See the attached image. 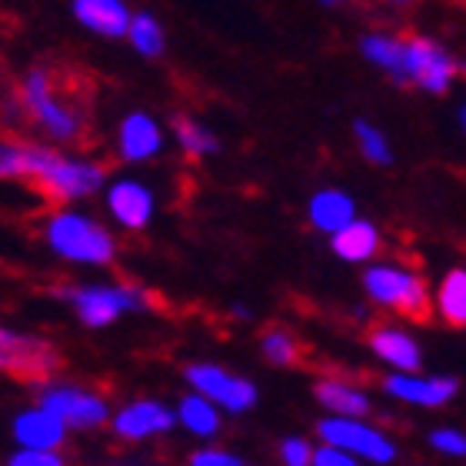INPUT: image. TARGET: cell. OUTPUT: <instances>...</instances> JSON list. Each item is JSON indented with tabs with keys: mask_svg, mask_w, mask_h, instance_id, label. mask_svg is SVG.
<instances>
[{
	"mask_svg": "<svg viewBox=\"0 0 466 466\" xmlns=\"http://www.w3.org/2000/svg\"><path fill=\"white\" fill-rule=\"evenodd\" d=\"M10 466H60L64 457H60V450H30V447H20L14 457L7 460Z\"/></svg>",
	"mask_w": 466,
	"mask_h": 466,
	"instance_id": "cell-29",
	"label": "cell"
},
{
	"mask_svg": "<svg viewBox=\"0 0 466 466\" xmlns=\"http://www.w3.org/2000/svg\"><path fill=\"white\" fill-rule=\"evenodd\" d=\"M40 407L57 413L67 430H97L110 420L107 400L87 387H74V383H47L40 390Z\"/></svg>",
	"mask_w": 466,
	"mask_h": 466,
	"instance_id": "cell-9",
	"label": "cell"
},
{
	"mask_svg": "<svg viewBox=\"0 0 466 466\" xmlns=\"http://www.w3.org/2000/svg\"><path fill=\"white\" fill-rule=\"evenodd\" d=\"M74 17L97 37H124L130 24V7L124 0H74Z\"/></svg>",
	"mask_w": 466,
	"mask_h": 466,
	"instance_id": "cell-17",
	"label": "cell"
},
{
	"mask_svg": "<svg viewBox=\"0 0 466 466\" xmlns=\"http://www.w3.org/2000/svg\"><path fill=\"white\" fill-rule=\"evenodd\" d=\"M57 367H60V360L47 340L30 337V333H20V330H10V327H0V370L17 373V377H27V380L30 377L44 380Z\"/></svg>",
	"mask_w": 466,
	"mask_h": 466,
	"instance_id": "cell-10",
	"label": "cell"
},
{
	"mask_svg": "<svg viewBox=\"0 0 466 466\" xmlns=\"http://www.w3.org/2000/svg\"><path fill=\"white\" fill-rule=\"evenodd\" d=\"M174 420L180 423V430H187L190 437L210 440L220 433V407L210 403L207 397H200L197 390H190L174 410Z\"/></svg>",
	"mask_w": 466,
	"mask_h": 466,
	"instance_id": "cell-21",
	"label": "cell"
},
{
	"mask_svg": "<svg viewBox=\"0 0 466 466\" xmlns=\"http://www.w3.org/2000/svg\"><path fill=\"white\" fill-rule=\"evenodd\" d=\"M390 4H413V0H390Z\"/></svg>",
	"mask_w": 466,
	"mask_h": 466,
	"instance_id": "cell-35",
	"label": "cell"
},
{
	"mask_svg": "<svg viewBox=\"0 0 466 466\" xmlns=\"http://www.w3.org/2000/svg\"><path fill=\"white\" fill-rule=\"evenodd\" d=\"M164 140L167 137L160 120L147 110H130L116 124V154L124 157L127 164H147V160L160 157Z\"/></svg>",
	"mask_w": 466,
	"mask_h": 466,
	"instance_id": "cell-14",
	"label": "cell"
},
{
	"mask_svg": "<svg viewBox=\"0 0 466 466\" xmlns=\"http://www.w3.org/2000/svg\"><path fill=\"white\" fill-rule=\"evenodd\" d=\"M60 297L74 307L77 320L90 330H104L114 320H120L124 313L150 307L147 293L140 287H127V283H80V287H67Z\"/></svg>",
	"mask_w": 466,
	"mask_h": 466,
	"instance_id": "cell-4",
	"label": "cell"
},
{
	"mask_svg": "<svg viewBox=\"0 0 466 466\" xmlns=\"http://www.w3.org/2000/svg\"><path fill=\"white\" fill-rule=\"evenodd\" d=\"M360 54L380 67L383 74L403 84L407 87V80H403V54H407V44L403 37H393V34H363L360 37Z\"/></svg>",
	"mask_w": 466,
	"mask_h": 466,
	"instance_id": "cell-22",
	"label": "cell"
},
{
	"mask_svg": "<svg viewBox=\"0 0 466 466\" xmlns=\"http://www.w3.org/2000/svg\"><path fill=\"white\" fill-rule=\"evenodd\" d=\"M307 217H310L313 230H320L330 237L333 230H340L347 220L357 217V200L340 190V187H323L317 194L310 197V204H307Z\"/></svg>",
	"mask_w": 466,
	"mask_h": 466,
	"instance_id": "cell-19",
	"label": "cell"
},
{
	"mask_svg": "<svg viewBox=\"0 0 466 466\" xmlns=\"http://www.w3.org/2000/svg\"><path fill=\"white\" fill-rule=\"evenodd\" d=\"M124 37L134 44V50L140 54V57L157 60L167 50L164 27H160V20H157L154 14H147V10H140V14H130V24H127Z\"/></svg>",
	"mask_w": 466,
	"mask_h": 466,
	"instance_id": "cell-25",
	"label": "cell"
},
{
	"mask_svg": "<svg viewBox=\"0 0 466 466\" xmlns=\"http://www.w3.org/2000/svg\"><path fill=\"white\" fill-rule=\"evenodd\" d=\"M330 250L343 263H370L380 253V230L363 217H353L340 230L330 233Z\"/></svg>",
	"mask_w": 466,
	"mask_h": 466,
	"instance_id": "cell-18",
	"label": "cell"
},
{
	"mask_svg": "<svg viewBox=\"0 0 466 466\" xmlns=\"http://www.w3.org/2000/svg\"><path fill=\"white\" fill-rule=\"evenodd\" d=\"M313 393L320 400V407L333 417H367L370 407H373L367 393L347 383V380H320L313 387Z\"/></svg>",
	"mask_w": 466,
	"mask_h": 466,
	"instance_id": "cell-20",
	"label": "cell"
},
{
	"mask_svg": "<svg viewBox=\"0 0 466 466\" xmlns=\"http://www.w3.org/2000/svg\"><path fill=\"white\" fill-rule=\"evenodd\" d=\"M20 114L37 127L40 134L57 140V144H74L87 130V114L77 100L60 90L57 77L44 67H34L20 77L17 87Z\"/></svg>",
	"mask_w": 466,
	"mask_h": 466,
	"instance_id": "cell-2",
	"label": "cell"
},
{
	"mask_svg": "<svg viewBox=\"0 0 466 466\" xmlns=\"http://www.w3.org/2000/svg\"><path fill=\"white\" fill-rule=\"evenodd\" d=\"M320 440L333 443V447L347 450L350 457L367 460V463L387 466L397 460V443L383 433L380 427L367 423L363 417H327L320 420Z\"/></svg>",
	"mask_w": 466,
	"mask_h": 466,
	"instance_id": "cell-6",
	"label": "cell"
},
{
	"mask_svg": "<svg viewBox=\"0 0 466 466\" xmlns=\"http://www.w3.org/2000/svg\"><path fill=\"white\" fill-rule=\"evenodd\" d=\"M190 390L220 407V413H247L260 403V390L247 377H237L220 363H190L184 370Z\"/></svg>",
	"mask_w": 466,
	"mask_h": 466,
	"instance_id": "cell-7",
	"label": "cell"
},
{
	"mask_svg": "<svg viewBox=\"0 0 466 466\" xmlns=\"http://www.w3.org/2000/svg\"><path fill=\"white\" fill-rule=\"evenodd\" d=\"M437 313L450 327H463L466 323V270L453 267L447 270V277L437 283Z\"/></svg>",
	"mask_w": 466,
	"mask_h": 466,
	"instance_id": "cell-24",
	"label": "cell"
},
{
	"mask_svg": "<svg viewBox=\"0 0 466 466\" xmlns=\"http://www.w3.org/2000/svg\"><path fill=\"white\" fill-rule=\"evenodd\" d=\"M44 240L60 260L77 267H107L116 257L114 233L80 210H54L44 224Z\"/></svg>",
	"mask_w": 466,
	"mask_h": 466,
	"instance_id": "cell-3",
	"label": "cell"
},
{
	"mask_svg": "<svg viewBox=\"0 0 466 466\" xmlns=\"http://www.w3.org/2000/svg\"><path fill=\"white\" fill-rule=\"evenodd\" d=\"M20 180H34L44 197L67 204V200H84V197L100 194L107 184V170L90 157H70L50 150V147L24 144Z\"/></svg>",
	"mask_w": 466,
	"mask_h": 466,
	"instance_id": "cell-1",
	"label": "cell"
},
{
	"mask_svg": "<svg viewBox=\"0 0 466 466\" xmlns=\"http://www.w3.org/2000/svg\"><path fill=\"white\" fill-rule=\"evenodd\" d=\"M243 460L230 450H220V447H204L197 450L194 457H190V466H240Z\"/></svg>",
	"mask_w": 466,
	"mask_h": 466,
	"instance_id": "cell-31",
	"label": "cell"
},
{
	"mask_svg": "<svg viewBox=\"0 0 466 466\" xmlns=\"http://www.w3.org/2000/svg\"><path fill=\"white\" fill-rule=\"evenodd\" d=\"M14 440L17 447L30 450H60L67 440V427L57 413H50L47 407H30L14 417Z\"/></svg>",
	"mask_w": 466,
	"mask_h": 466,
	"instance_id": "cell-16",
	"label": "cell"
},
{
	"mask_svg": "<svg viewBox=\"0 0 466 466\" xmlns=\"http://www.w3.org/2000/svg\"><path fill=\"white\" fill-rule=\"evenodd\" d=\"M407 54H403V80L427 94H447L453 80L460 77V64L443 44L427 37H407Z\"/></svg>",
	"mask_w": 466,
	"mask_h": 466,
	"instance_id": "cell-8",
	"label": "cell"
},
{
	"mask_svg": "<svg viewBox=\"0 0 466 466\" xmlns=\"http://www.w3.org/2000/svg\"><path fill=\"white\" fill-rule=\"evenodd\" d=\"M363 293L377 307L407 313V317H423L430 310V290L423 277L400 263H370L363 270Z\"/></svg>",
	"mask_w": 466,
	"mask_h": 466,
	"instance_id": "cell-5",
	"label": "cell"
},
{
	"mask_svg": "<svg viewBox=\"0 0 466 466\" xmlns=\"http://www.w3.org/2000/svg\"><path fill=\"white\" fill-rule=\"evenodd\" d=\"M430 447L437 450V453H443V457H453V460L466 457V437L453 427L433 430V433H430Z\"/></svg>",
	"mask_w": 466,
	"mask_h": 466,
	"instance_id": "cell-28",
	"label": "cell"
},
{
	"mask_svg": "<svg viewBox=\"0 0 466 466\" xmlns=\"http://www.w3.org/2000/svg\"><path fill=\"white\" fill-rule=\"evenodd\" d=\"M353 134H357L360 154L367 157L370 164H377V167L393 164V147H390V137L383 134L377 124H370V120H357V124H353Z\"/></svg>",
	"mask_w": 466,
	"mask_h": 466,
	"instance_id": "cell-26",
	"label": "cell"
},
{
	"mask_svg": "<svg viewBox=\"0 0 466 466\" xmlns=\"http://www.w3.org/2000/svg\"><path fill=\"white\" fill-rule=\"evenodd\" d=\"M280 457H283V463H287V466H310V457H313L310 440L287 437L280 443Z\"/></svg>",
	"mask_w": 466,
	"mask_h": 466,
	"instance_id": "cell-30",
	"label": "cell"
},
{
	"mask_svg": "<svg viewBox=\"0 0 466 466\" xmlns=\"http://www.w3.org/2000/svg\"><path fill=\"white\" fill-rule=\"evenodd\" d=\"M233 317H240L243 320V317H250V310H247V307H233Z\"/></svg>",
	"mask_w": 466,
	"mask_h": 466,
	"instance_id": "cell-33",
	"label": "cell"
},
{
	"mask_svg": "<svg viewBox=\"0 0 466 466\" xmlns=\"http://www.w3.org/2000/svg\"><path fill=\"white\" fill-rule=\"evenodd\" d=\"M317 4H323V7H337V4H343V0H317Z\"/></svg>",
	"mask_w": 466,
	"mask_h": 466,
	"instance_id": "cell-34",
	"label": "cell"
},
{
	"mask_svg": "<svg viewBox=\"0 0 466 466\" xmlns=\"http://www.w3.org/2000/svg\"><path fill=\"white\" fill-rule=\"evenodd\" d=\"M310 463L313 466H353V463H357V457H350L347 450L333 447V443H323V447L313 450Z\"/></svg>",
	"mask_w": 466,
	"mask_h": 466,
	"instance_id": "cell-32",
	"label": "cell"
},
{
	"mask_svg": "<svg viewBox=\"0 0 466 466\" xmlns=\"http://www.w3.org/2000/svg\"><path fill=\"white\" fill-rule=\"evenodd\" d=\"M107 190V214L120 230H144L150 227L157 214V197L154 190L137 180V177H116L114 184H104Z\"/></svg>",
	"mask_w": 466,
	"mask_h": 466,
	"instance_id": "cell-12",
	"label": "cell"
},
{
	"mask_svg": "<svg viewBox=\"0 0 466 466\" xmlns=\"http://www.w3.org/2000/svg\"><path fill=\"white\" fill-rule=\"evenodd\" d=\"M383 393L400 400V403H410V407L440 410L457 400L460 380L450 377V373H440V377H420V370H413V373H400V370H393V373L383 380Z\"/></svg>",
	"mask_w": 466,
	"mask_h": 466,
	"instance_id": "cell-11",
	"label": "cell"
},
{
	"mask_svg": "<svg viewBox=\"0 0 466 466\" xmlns=\"http://www.w3.org/2000/svg\"><path fill=\"white\" fill-rule=\"evenodd\" d=\"M114 433L127 443H144V440H154V437H164L170 430L177 427L174 420V410L160 403V400H134V403H127L114 413Z\"/></svg>",
	"mask_w": 466,
	"mask_h": 466,
	"instance_id": "cell-13",
	"label": "cell"
},
{
	"mask_svg": "<svg viewBox=\"0 0 466 466\" xmlns=\"http://www.w3.org/2000/svg\"><path fill=\"white\" fill-rule=\"evenodd\" d=\"M370 350L380 363H387L390 370H400V373H413L423 367V347L403 327H377L370 333Z\"/></svg>",
	"mask_w": 466,
	"mask_h": 466,
	"instance_id": "cell-15",
	"label": "cell"
},
{
	"mask_svg": "<svg viewBox=\"0 0 466 466\" xmlns=\"http://www.w3.org/2000/svg\"><path fill=\"white\" fill-rule=\"evenodd\" d=\"M260 350H263V357H267V363H273V367H293V363L300 360V343H297V337L280 330V327H273V330L263 333Z\"/></svg>",
	"mask_w": 466,
	"mask_h": 466,
	"instance_id": "cell-27",
	"label": "cell"
},
{
	"mask_svg": "<svg viewBox=\"0 0 466 466\" xmlns=\"http://www.w3.org/2000/svg\"><path fill=\"white\" fill-rule=\"evenodd\" d=\"M170 137H174L177 147H180L187 157H194V160L220 154V140H217V134L210 130V127L200 124V120H194V116H174Z\"/></svg>",
	"mask_w": 466,
	"mask_h": 466,
	"instance_id": "cell-23",
	"label": "cell"
}]
</instances>
